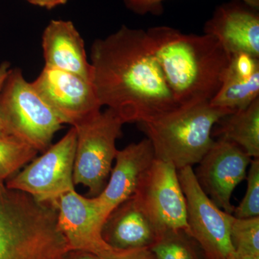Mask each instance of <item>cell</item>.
<instances>
[{
	"mask_svg": "<svg viewBox=\"0 0 259 259\" xmlns=\"http://www.w3.org/2000/svg\"><path fill=\"white\" fill-rule=\"evenodd\" d=\"M92 82L102 107L126 122L152 120L180 107L142 29L122 25L91 48Z\"/></svg>",
	"mask_w": 259,
	"mask_h": 259,
	"instance_id": "6da1fadb",
	"label": "cell"
},
{
	"mask_svg": "<svg viewBox=\"0 0 259 259\" xmlns=\"http://www.w3.org/2000/svg\"><path fill=\"white\" fill-rule=\"evenodd\" d=\"M150 49L180 106L210 102L222 84L231 55L212 35L169 26L146 30Z\"/></svg>",
	"mask_w": 259,
	"mask_h": 259,
	"instance_id": "7a4b0ae2",
	"label": "cell"
},
{
	"mask_svg": "<svg viewBox=\"0 0 259 259\" xmlns=\"http://www.w3.org/2000/svg\"><path fill=\"white\" fill-rule=\"evenodd\" d=\"M56 204L7 189L0 197V259H66Z\"/></svg>",
	"mask_w": 259,
	"mask_h": 259,
	"instance_id": "3957f363",
	"label": "cell"
},
{
	"mask_svg": "<svg viewBox=\"0 0 259 259\" xmlns=\"http://www.w3.org/2000/svg\"><path fill=\"white\" fill-rule=\"evenodd\" d=\"M229 114L204 102L179 107L139 124L151 141L155 157L172 163L178 170L200 162L214 143L213 128Z\"/></svg>",
	"mask_w": 259,
	"mask_h": 259,
	"instance_id": "277c9868",
	"label": "cell"
},
{
	"mask_svg": "<svg viewBox=\"0 0 259 259\" xmlns=\"http://www.w3.org/2000/svg\"><path fill=\"white\" fill-rule=\"evenodd\" d=\"M0 116L5 131L38 152L50 147L62 120L44 102L20 69H10L0 94Z\"/></svg>",
	"mask_w": 259,
	"mask_h": 259,
	"instance_id": "5b68a950",
	"label": "cell"
},
{
	"mask_svg": "<svg viewBox=\"0 0 259 259\" xmlns=\"http://www.w3.org/2000/svg\"><path fill=\"white\" fill-rule=\"evenodd\" d=\"M124 124L114 110L107 108L73 127L76 132L73 180L74 185L88 187L92 197L107 185L117 151L116 141Z\"/></svg>",
	"mask_w": 259,
	"mask_h": 259,
	"instance_id": "8992f818",
	"label": "cell"
},
{
	"mask_svg": "<svg viewBox=\"0 0 259 259\" xmlns=\"http://www.w3.org/2000/svg\"><path fill=\"white\" fill-rule=\"evenodd\" d=\"M76 132L74 127L7 181L8 190L29 194L42 203L56 204L61 196L75 190L73 175Z\"/></svg>",
	"mask_w": 259,
	"mask_h": 259,
	"instance_id": "52a82bcc",
	"label": "cell"
},
{
	"mask_svg": "<svg viewBox=\"0 0 259 259\" xmlns=\"http://www.w3.org/2000/svg\"><path fill=\"white\" fill-rule=\"evenodd\" d=\"M177 173L187 204L189 236L198 243L207 259H236L231 239L233 214L219 208L204 193L192 166Z\"/></svg>",
	"mask_w": 259,
	"mask_h": 259,
	"instance_id": "ba28073f",
	"label": "cell"
},
{
	"mask_svg": "<svg viewBox=\"0 0 259 259\" xmlns=\"http://www.w3.org/2000/svg\"><path fill=\"white\" fill-rule=\"evenodd\" d=\"M133 197L148 214L160 237L169 232L189 236L187 204L176 167L155 158Z\"/></svg>",
	"mask_w": 259,
	"mask_h": 259,
	"instance_id": "9c48e42d",
	"label": "cell"
},
{
	"mask_svg": "<svg viewBox=\"0 0 259 259\" xmlns=\"http://www.w3.org/2000/svg\"><path fill=\"white\" fill-rule=\"evenodd\" d=\"M32 84L64 124L75 127L101 112L93 83L78 75L45 66Z\"/></svg>",
	"mask_w": 259,
	"mask_h": 259,
	"instance_id": "30bf717a",
	"label": "cell"
},
{
	"mask_svg": "<svg viewBox=\"0 0 259 259\" xmlns=\"http://www.w3.org/2000/svg\"><path fill=\"white\" fill-rule=\"evenodd\" d=\"M252 158L239 146L219 139L199 162L195 176L201 188L219 208L233 214L231 197L237 186L246 178Z\"/></svg>",
	"mask_w": 259,
	"mask_h": 259,
	"instance_id": "8fae6325",
	"label": "cell"
},
{
	"mask_svg": "<svg viewBox=\"0 0 259 259\" xmlns=\"http://www.w3.org/2000/svg\"><path fill=\"white\" fill-rule=\"evenodd\" d=\"M57 226L69 250H82L98 255L111 250L102 238L107 215L96 197H87L76 190L61 196L57 202Z\"/></svg>",
	"mask_w": 259,
	"mask_h": 259,
	"instance_id": "7c38bea8",
	"label": "cell"
},
{
	"mask_svg": "<svg viewBox=\"0 0 259 259\" xmlns=\"http://www.w3.org/2000/svg\"><path fill=\"white\" fill-rule=\"evenodd\" d=\"M258 10L241 0L223 3L204 23V33L218 38L231 55L245 53L259 58Z\"/></svg>",
	"mask_w": 259,
	"mask_h": 259,
	"instance_id": "4fadbf2b",
	"label": "cell"
},
{
	"mask_svg": "<svg viewBox=\"0 0 259 259\" xmlns=\"http://www.w3.org/2000/svg\"><path fill=\"white\" fill-rule=\"evenodd\" d=\"M155 158L152 145L147 138L120 151L117 150L115 166L112 168L107 185L96 197L107 217L134 195L140 181Z\"/></svg>",
	"mask_w": 259,
	"mask_h": 259,
	"instance_id": "5bb4252c",
	"label": "cell"
},
{
	"mask_svg": "<svg viewBox=\"0 0 259 259\" xmlns=\"http://www.w3.org/2000/svg\"><path fill=\"white\" fill-rule=\"evenodd\" d=\"M42 49L46 66L72 73L92 82L93 68L84 42L72 22L51 20L42 32Z\"/></svg>",
	"mask_w": 259,
	"mask_h": 259,
	"instance_id": "9a60e30c",
	"label": "cell"
},
{
	"mask_svg": "<svg viewBox=\"0 0 259 259\" xmlns=\"http://www.w3.org/2000/svg\"><path fill=\"white\" fill-rule=\"evenodd\" d=\"M102 235L107 244L117 250L150 248L160 238L154 224L133 197L109 214Z\"/></svg>",
	"mask_w": 259,
	"mask_h": 259,
	"instance_id": "2e32d148",
	"label": "cell"
},
{
	"mask_svg": "<svg viewBox=\"0 0 259 259\" xmlns=\"http://www.w3.org/2000/svg\"><path fill=\"white\" fill-rule=\"evenodd\" d=\"M259 98V58L245 53L231 55L222 84L209 103L233 113Z\"/></svg>",
	"mask_w": 259,
	"mask_h": 259,
	"instance_id": "e0dca14e",
	"label": "cell"
},
{
	"mask_svg": "<svg viewBox=\"0 0 259 259\" xmlns=\"http://www.w3.org/2000/svg\"><path fill=\"white\" fill-rule=\"evenodd\" d=\"M213 132L239 146L250 158L259 157V98L244 109L222 117Z\"/></svg>",
	"mask_w": 259,
	"mask_h": 259,
	"instance_id": "ac0fdd59",
	"label": "cell"
},
{
	"mask_svg": "<svg viewBox=\"0 0 259 259\" xmlns=\"http://www.w3.org/2000/svg\"><path fill=\"white\" fill-rule=\"evenodd\" d=\"M38 151L28 143L5 131H0V182L8 181L29 162Z\"/></svg>",
	"mask_w": 259,
	"mask_h": 259,
	"instance_id": "d6986e66",
	"label": "cell"
},
{
	"mask_svg": "<svg viewBox=\"0 0 259 259\" xmlns=\"http://www.w3.org/2000/svg\"><path fill=\"white\" fill-rule=\"evenodd\" d=\"M231 239L236 255L259 257V217L233 218Z\"/></svg>",
	"mask_w": 259,
	"mask_h": 259,
	"instance_id": "ffe728a7",
	"label": "cell"
},
{
	"mask_svg": "<svg viewBox=\"0 0 259 259\" xmlns=\"http://www.w3.org/2000/svg\"><path fill=\"white\" fill-rule=\"evenodd\" d=\"M185 232L164 233L150 247L156 259H197Z\"/></svg>",
	"mask_w": 259,
	"mask_h": 259,
	"instance_id": "44dd1931",
	"label": "cell"
},
{
	"mask_svg": "<svg viewBox=\"0 0 259 259\" xmlns=\"http://www.w3.org/2000/svg\"><path fill=\"white\" fill-rule=\"evenodd\" d=\"M247 190L241 203L233 211V217L245 219L259 216V160L253 158L246 176Z\"/></svg>",
	"mask_w": 259,
	"mask_h": 259,
	"instance_id": "7402d4cb",
	"label": "cell"
},
{
	"mask_svg": "<svg viewBox=\"0 0 259 259\" xmlns=\"http://www.w3.org/2000/svg\"><path fill=\"white\" fill-rule=\"evenodd\" d=\"M167 0H123L125 8L135 14L144 16L147 14L161 15L163 13V3ZM259 10V0H241Z\"/></svg>",
	"mask_w": 259,
	"mask_h": 259,
	"instance_id": "603a6c76",
	"label": "cell"
},
{
	"mask_svg": "<svg viewBox=\"0 0 259 259\" xmlns=\"http://www.w3.org/2000/svg\"><path fill=\"white\" fill-rule=\"evenodd\" d=\"M99 259H156L150 248L117 250L112 248L97 255Z\"/></svg>",
	"mask_w": 259,
	"mask_h": 259,
	"instance_id": "cb8c5ba5",
	"label": "cell"
},
{
	"mask_svg": "<svg viewBox=\"0 0 259 259\" xmlns=\"http://www.w3.org/2000/svg\"><path fill=\"white\" fill-rule=\"evenodd\" d=\"M26 1L35 6L51 10L56 7L66 4L69 0H26Z\"/></svg>",
	"mask_w": 259,
	"mask_h": 259,
	"instance_id": "d4e9b609",
	"label": "cell"
},
{
	"mask_svg": "<svg viewBox=\"0 0 259 259\" xmlns=\"http://www.w3.org/2000/svg\"><path fill=\"white\" fill-rule=\"evenodd\" d=\"M10 70V64L8 61H4L0 64V94L3 90V85L5 82ZM0 131H5L4 124L0 116Z\"/></svg>",
	"mask_w": 259,
	"mask_h": 259,
	"instance_id": "484cf974",
	"label": "cell"
},
{
	"mask_svg": "<svg viewBox=\"0 0 259 259\" xmlns=\"http://www.w3.org/2000/svg\"><path fill=\"white\" fill-rule=\"evenodd\" d=\"M66 259H99L97 255L82 250H70Z\"/></svg>",
	"mask_w": 259,
	"mask_h": 259,
	"instance_id": "4316f807",
	"label": "cell"
},
{
	"mask_svg": "<svg viewBox=\"0 0 259 259\" xmlns=\"http://www.w3.org/2000/svg\"><path fill=\"white\" fill-rule=\"evenodd\" d=\"M236 259H259V257L251 255H236Z\"/></svg>",
	"mask_w": 259,
	"mask_h": 259,
	"instance_id": "83f0119b",
	"label": "cell"
},
{
	"mask_svg": "<svg viewBox=\"0 0 259 259\" xmlns=\"http://www.w3.org/2000/svg\"><path fill=\"white\" fill-rule=\"evenodd\" d=\"M6 190L7 188L6 187H5L4 183H3V182H0V197H1L2 195L4 194V192Z\"/></svg>",
	"mask_w": 259,
	"mask_h": 259,
	"instance_id": "f1b7e54d",
	"label": "cell"
}]
</instances>
